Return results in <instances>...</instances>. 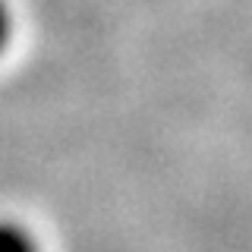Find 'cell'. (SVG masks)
Wrapping results in <instances>:
<instances>
[{
	"mask_svg": "<svg viewBox=\"0 0 252 252\" xmlns=\"http://www.w3.org/2000/svg\"><path fill=\"white\" fill-rule=\"evenodd\" d=\"M0 252H41L35 233L19 220H0Z\"/></svg>",
	"mask_w": 252,
	"mask_h": 252,
	"instance_id": "cell-1",
	"label": "cell"
},
{
	"mask_svg": "<svg viewBox=\"0 0 252 252\" xmlns=\"http://www.w3.org/2000/svg\"><path fill=\"white\" fill-rule=\"evenodd\" d=\"M10 35H13V10L6 0H0V54L10 44Z\"/></svg>",
	"mask_w": 252,
	"mask_h": 252,
	"instance_id": "cell-2",
	"label": "cell"
}]
</instances>
